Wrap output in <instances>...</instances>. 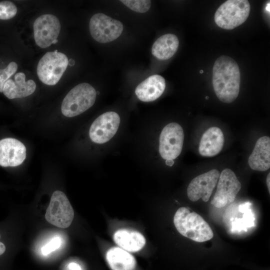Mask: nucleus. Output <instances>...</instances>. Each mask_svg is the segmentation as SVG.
Returning <instances> with one entry per match:
<instances>
[{"mask_svg": "<svg viewBox=\"0 0 270 270\" xmlns=\"http://www.w3.org/2000/svg\"><path fill=\"white\" fill-rule=\"evenodd\" d=\"M57 42H58V40H54V42H53V44H55L57 43Z\"/></svg>", "mask_w": 270, "mask_h": 270, "instance_id": "31", "label": "nucleus"}, {"mask_svg": "<svg viewBox=\"0 0 270 270\" xmlns=\"http://www.w3.org/2000/svg\"><path fill=\"white\" fill-rule=\"evenodd\" d=\"M206 100H208V96H206Z\"/></svg>", "mask_w": 270, "mask_h": 270, "instance_id": "33", "label": "nucleus"}, {"mask_svg": "<svg viewBox=\"0 0 270 270\" xmlns=\"http://www.w3.org/2000/svg\"><path fill=\"white\" fill-rule=\"evenodd\" d=\"M165 88L164 78L160 75L154 74L140 84L136 88L135 93L140 100L150 102L158 98Z\"/></svg>", "mask_w": 270, "mask_h": 270, "instance_id": "14", "label": "nucleus"}, {"mask_svg": "<svg viewBox=\"0 0 270 270\" xmlns=\"http://www.w3.org/2000/svg\"><path fill=\"white\" fill-rule=\"evenodd\" d=\"M266 10L268 12H270V2L267 4V5L266 7Z\"/></svg>", "mask_w": 270, "mask_h": 270, "instance_id": "30", "label": "nucleus"}, {"mask_svg": "<svg viewBox=\"0 0 270 270\" xmlns=\"http://www.w3.org/2000/svg\"><path fill=\"white\" fill-rule=\"evenodd\" d=\"M120 2L131 10L140 13L146 12L151 6V1L148 0H122Z\"/></svg>", "mask_w": 270, "mask_h": 270, "instance_id": "21", "label": "nucleus"}, {"mask_svg": "<svg viewBox=\"0 0 270 270\" xmlns=\"http://www.w3.org/2000/svg\"><path fill=\"white\" fill-rule=\"evenodd\" d=\"M106 262L112 270H134L136 266L135 258L126 250L119 248L112 247L106 252Z\"/></svg>", "mask_w": 270, "mask_h": 270, "instance_id": "19", "label": "nucleus"}, {"mask_svg": "<svg viewBox=\"0 0 270 270\" xmlns=\"http://www.w3.org/2000/svg\"><path fill=\"white\" fill-rule=\"evenodd\" d=\"M200 74H202L204 72V71L203 70H200Z\"/></svg>", "mask_w": 270, "mask_h": 270, "instance_id": "32", "label": "nucleus"}, {"mask_svg": "<svg viewBox=\"0 0 270 270\" xmlns=\"http://www.w3.org/2000/svg\"><path fill=\"white\" fill-rule=\"evenodd\" d=\"M179 46L178 37L172 34L162 36L154 43L152 48V55L158 60H166L176 52Z\"/></svg>", "mask_w": 270, "mask_h": 270, "instance_id": "20", "label": "nucleus"}, {"mask_svg": "<svg viewBox=\"0 0 270 270\" xmlns=\"http://www.w3.org/2000/svg\"><path fill=\"white\" fill-rule=\"evenodd\" d=\"M74 218V209L65 194L60 190L54 192L46 210V221L56 227L64 228L70 226Z\"/></svg>", "mask_w": 270, "mask_h": 270, "instance_id": "6", "label": "nucleus"}, {"mask_svg": "<svg viewBox=\"0 0 270 270\" xmlns=\"http://www.w3.org/2000/svg\"><path fill=\"white\" fill-rule=\"evenodd\" d=\"M250 6L246 0H228L216 12L214 21L219 27L228 30L236 28L248 18Z\"/></svg>", "mask_w": 270, "mask_h": 270, "instance_id": "4", "label": "nucleus"}, {"mask_svg": "<svg viewBox=\"0 0 270 270\" xmlns=\"http://www.w3.org/2000/svg\"><path fill=\"white\" fill-rule=\"evenodd\" d=\"M6 250V246L4 244L0 242V255L3 254Z\"/></svg>", "mask_w": 270, "mask_h": 270, "instance_id": "26", "label": "nucleus"}, {"mask_svg": "<svg viewBox=\"0 0 270 270\" xmlns=\"http://www.w3.org/2000/svg\"><path fill=\"white\" fill-rule=\"evenodd\" d=\"M66 56L56 50L47 52L40 60L37 66V74L40 80L48 86L56 84L68 66Z\"/></svg>", "mask_w": 270, "mask_h": 270, "instance_id": "5", "label": "nucleus"}, {"mask_svg": "<svg viewBox=\"0 0 270 270\" xmlns=\"http://www.w3.org/2000/svg\"><path fill=\"white\" fill-rule=\"evenodd\" d=\"M18 65L14 62H10L4 69L0 70V92H2V90L6 82L10 79L17 70Z\"/></svg>", "mask_w": 270, "mask_h": 270, "instance_id": "23", "label": "nucleus"}, {"mask_svg": "<svg viewBox=\"0 0 270 270\" xmlns=\"http://www.w3.org/2000/svg\"><path fill=\"white\" fill-rule=\"evenodd\" d=\"M17 12V8L12 2H0V19L10 20L14 18Z\"/></svg>", "mask_w": 270, "mask_h": 270, "instance_id": "22", "label": "nucleus"}, {"mask_svg": "<svg viewBox=\"0 0 270 270\" xmlns=\"http://www.w3.org/2000/svg\"><path fill=\"white\" fill-rule=\"evenodd\" d=\"M250 168L254 170L264 172L270 168V138H260L248 159Z\"/></svg>", "mask_w": 270, "mask_h": 270, "instance_id": "17", "label": "nucleus"}, {"mask_svg": "<svg viewBox=\"0 0 270 270\" xmlns=\"http://www.w3.org/2000/svg\"><path fill=\"white\" fill-rule=\"evenodd\" d=\"M90 32L92 38L100 43H107L116 39L122 33V23L102 13L96 14L89 24Z\"/></svg>", "mask_w": 270, "mask_h": 270, "instance_id": "7", "label": "nucleus"}, {"mask_svg": "<svg viewBox=\"0 0 270 270\" xmlns=\"http://www.w3.org/2000/svg\"><path fill=\"white\" fill-rule=\"evenodd\" d=\"M174 226L182 236L198 242L211 240L213 232L206 220L186 207L180 208L174 217Z\"/></svg>", "mask_w": 270, "mask_h": 270, "instance_id": "2", "label": "nucleus"}, {"mask_svg": "<svg viewBox=\"0 0 270 270\" xmlns=\"http://www.w3.org/2000/svg\"><path fill=\"white\" fill-rule=\"evenodd\" d=\"M240 82V68L230 56H222L213 66L212 83L218 98L224 103H230L238 96Z\"/></svg>", "mask_w": 270, "mask_h": 270, "instance_id": "1", "label": "nucleus"}, {"mask_svg": "<svg viewBox=\"0 0 270 270\" xmlns=\"http://www.w3.org/2000/svg\"><path fill=\"white\" fill-rule=\"evenodd\" d=\"M184 140L182 127L178 123L170 122L162 129L160 136L159 152L164 160L176 158L181 153Z\"/></svg>", "mask_w": 270, "mask_h": 270, "instance_id": "8", "label": "nucleus"}, {"mask_svg": "<svg viewBox=\"0 0 270 270\" xmlns=\"http://www.w3.org/2000/svg\"><path fill=\"white\" fill-rule=\"evenodd\" d=\"M26 76L24 72L16 74L15 80H8L3 88L2 92L9 99L22 98L32 94L36 90V84L32 80H25Z\"/></svg>", "mask_w": 270, "mask_h": 270, "instance_id": "15", "label": "nucleus"}, {"mask_svg": "<svg viewBox=\"0 0 270 270\" xmlns=\"http://www.w3.org/2000/svg\"><path fill=\"white\" fill-rule=\"evenodd\" d=\"M218 180L216 192L210 202L217 208H222L234 202L241 188V184L230 168L221 172Z\"/></svg>", "mask_w": 270, "mask_h": 270, "instance_id": "9", "label": "nucleus"}, {"mask_svg": "<svg viewBox=\"0 0 270 270\" xmlns=\"http://www.w3.org/2000/svg\"><path fill=\"white\" fill-rule=\"evenodd\" d=\"M114 242L122 248L130 252H136L143 248L146 238L140 232L126 228H120L114 234Z\"/></svg>", "mask_w": 270, "mask_h": 270, "instance_id": "18", "label": "nucleus"}, {"mask_svg": "<svg viewBox=\"0 0 270 270\" xmlns=\"http://www.w3.org/2000/svg\"><path fill=\"white\" fill-rule=\"evenodd\" d=\"M61 244V240L58 237L52 238L42 248L44 255H46L58 248Z\"/></svg>", "mask_w": 270, "mask_h": 270, "instance_id": "24", "label": "nucleus"}, {"mask_svg": "<svg viewBox=\"0 0 270 270\" xmlns=\"http://www.w3.org/2000/svg\"><path fill=\"white\" fill-rule=\"evenodd\" d=\"M266 184L269 193H270V173H268L266 177Z\"/></svg>", "mask_w": 270, "mask_h": 270, "instance_id": "27", "label": "nucleus"}, {"mask_svg": "<svg viewBox=\"0 0 270 270\" xmlns=\"http://www.w3.org/2000/svg\"><path fill=\"white\" fill-rule=\"evenodd\" d=\"M96 96L95 89L90 84L84 82L73 88L62 102V114L68 118L83 113L94 104Z\"/></svg>", "mask_w": 270, "mask_h": 270, "instance_id": "3", "label": "nucleus"}, {"mask_svg": "<svg viewBox=\"0 0 270 270\" xmlns=\"http://www.w3.org/2000/svg\"><path fill=\"white\" fill-rule=\"evenodd\" d=\"M174 164V161L172 160H166V164L168 166H172Z\"/></svg>", "mask_w": 270, "mask_h": 270, "instance_id": "28", "label": "nucleus"}, {"mask_svg": "<svg viewBox=\"0 0 270 270\" xmlns=\"http://www.w3.org/2000/svg\"><path fill=\"white\" fill-rule=\"evenodd\" d=\"M220 173L216 169L200 174L193 178L187 188V194L192 202H196L200 198L207 202L216 187Z\"/></svg>", "mask_w": 270, "mask_h": 270, "instance_id": "12", "label": "nucleus"}, {"mask_svg": "<svg viewBox=\"0 0 270 270\" xmlns=\"http://www.w3.org/2000/svg\"><path fill=\"white\" fill-rule=\"evenodd\" d=\"M120 124L119 115L114 112H106L97 118L91 125L90 140L98 144L109 141L116 134Z\"/></svg>", "mask_w": 270, "mask_h": 270, "instance_id": "11", "label": "nucleus"}, {"mask_svg": "<svg viewBox=\"0 0 270 270\" xmlns=\"http://www.w3.org/2000/svg\"><path fill=\"white\" fill-rule=\"evenodd\" d=\"M33 28L36 44L41 48H46L57 40L61 26L56 16L52 14H44L35 20Z\"/></svg>", "mask_w": 270, "mask_h": 270, "instance_id": "10", "label": "nucleus"}, {"mask_svg": "<svg viewBox=\"0 0 270 270\" xmlns=\"http://www.w3.org/2000/svg\"><path fill=\"white\" fill-rule=\"evenodd\" d=\"M70 270H81L80 266L75 263H72L70 264Z\"/></svg>", "mask_w": 270, "mask_h": 270, "instance_id": "25", "label": "nucleus"}, {"mask_svg": "<svg viewBox=\"0 0 270 270\" xmlns=\"http://www.w3.org/2000/svg\"><path fill=\"white\" fill-rule=\"evenodd\" d=\"M74 64V60L71 58L70 60H68V64L70 65V66H72Z\"/></svg>", "mask_w": 270, "mask_h": 270, "instance_id": "29", "label": "nucleus"}, {"mask_svg": "<svg viewBox=\"0 0 270 270\" xmlns=\"http://www.w3.org/2000/svg\"><path fill=\"white\" fill-rule=\"evenodd\" d=\"M26 158V148L20 140L11 138L0 140V166L14 167L21 164Z\"/></svg>", "mask_w": 270, "mask_h": 270, "instance_id": "13", "label": "nucleus"}, {"mask_svg": "<svg viewBox=\"0 0 270 270\" xmlns=\"http://www.w3.org/2000/svg\"><path fill=\"white\" fill-rule=\"evenodd\" d=\"M224 141L223 132L219 128H209L201 138L198 148L200 154L207 157L216 156L222 150Z\"/></svg>", "mask_w": 270, "mask_h": 270, "instance_id": "16", "label": "nucleus"}]
</instances>
